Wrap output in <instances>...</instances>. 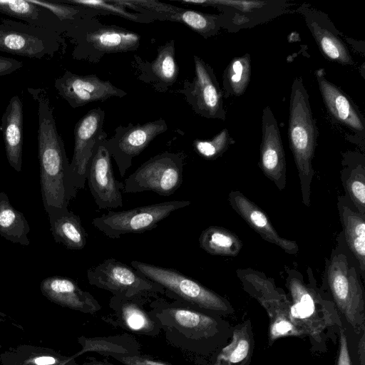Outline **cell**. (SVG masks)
<instances>
[{
    "mask_svg": "<svg viewBox=\"0 0 365 365\" xmlns=\"http://www.w3.org/2000/svg\"><path fill=\"white\" fill-rule=\"evenodd\" d=\"M150 312L167 341L186 353L207 356L230 339L232 326L222 317L181 299L158 297Z\"/></svg>",
    "mask_w": 365,
    "mask_h": 365,
    "instance_id": "cell-1",
    "label": "cell"
},
{
    "mask_svg": "<svg viewBox=\"0 0 365 365\" xmlns=\"http://www.w3.org/2000/svg\"><path fill=\"white\" fill-rule=\"evenodd\" d=\"M38 102V157L42 201L46 212L68 207L76 196L70 163L58 134L48 97L42 90L29 89Z\"/></svg>",
    "mask_w": 365,
    "mask_h": 365,
    "instance_id": "cell-2",
    "label": "cell"
},
{
    "mask_svg": "<svg viewBox=\"0 0 365 365\" xmlns=\"http://www.w3.org/2000/svg\"><path fill=\"white\" fill-rule=\"evenodd\" d=\"M309 283L299 272L287 269L286 287L289 294V319L293 325L308 336L313 352L327 351L329 340L336 342L343 327L334 302L319 289L312 269H307Z\"/></svg>",
    "mask_w": 365,
    "mask_h": 365,
    "instance_id": "cell-3",
    "label": "cell"
},
{
    "mask_svg": "<svg viewBox=\"0 0 365 365\" xmlns=\"http://www.w3.org/2000/svg\"><path fill=\"white\" fill-rule=\"evenodd\" d=\"M319 133L310 107L309 96L301 77L291 88L288 136L289 147L298 171L302 202L310 206L312 167Z\"/></svg>",
    "mask_w": 365,
    "mask_h": 365,
    "instance_id": "cell-4",
    "label": "cell"
},
{
    "mask_svg": "<svg viewBox=\"0 0 365 365\" xmlns=\"http://www.w3.org/2000/svg\"><path fill=\"white\" fill-rule=\"evenodd\" d=\"M326 279L332 302L356 334L365 330V296L356 267L339 245L327 264Z\"/></svg>",
    "mask_w": 365,
    "mask_h": 365,
    "instance_id": "cell-5",
    "label": "cell"
},
{
    "mask_svg": "<svg viewBox=\"0 0 365 365\" xmlns=\"http://www.w3.org/2000/svg\"><path fill=\"white\" fill-rule=\"evenodd\" d=\"M131 266L148 279L159 284L170 299H178L222 317L232 315L235 309L230 302L199 282L172 268L137 260Z\"/></svg>",
    "mask_w": 365,
    "mask_h": 365,
    "instance_id": "cell-6",
    "label": "cell"
},
{
    "mask_svg": "<svg viewBox=\"0 0 365 365\" xmlns=\"http://www.w3.org/2000/svg\"><path fill=\"white\" fill-rule=\"evenodd\" d=\"M243 289L266 310L269 317L268 344L284 337H304L289 319V297L272 278L252 268L238 269Z\"/></svg>",
    "mask_w": 365,
    "mask_h": 365,
    "instance_id": "cell-7",
    "label": "cell"
},
{
    "mask_svg": "<svg viewBox=\"0 0 365 365\" xmlns=\"http://www.w3.org/2000/svg\"><path fill=\"white\" fill-rule=\"evenodd\" d=\"M188 200H171L123 211L109 210L95 217L92 224L111 239L129 233H142L157 227L173 212L187 207Z\"/></svg>",
    "mask_w": 365,
    "mask_h": 365,
    "instance_id": "cell-8",
    "label": "cell"
},
{
    "mask_svg": "<svg viewBox=\"0 0 365 365\" xmlns=\"http://www.w3.org/2000/svg\"><path fill=\"white\" fill-rule=\"evenodd\" d=\"M183 158L180 153H163L141 165L123 182V192L153 191L170 196L182 182Z\"/></svg>",
    "mask_w": 365,
    "mask_h": 365,
    "instance_id": "cell-9",
    "label": "cell"
},
{
    "mask_svg": "<svg viewBox=\"0 0 365 365\" xmlns=\"http://www.w3.org/2000/svg\"><path fill=\"white\" fill-rule=\"evenodd\" d=\"M87 278L91 285L110 292L113 295L132 297L166 294L161 285L148 279L132 266L114 258L89 268Z\"/></svg>",
    "mask_w": 365,
    "mask_h": 365,
    "instance_id": "cell-10",
    "label": "cell"
},
{
    "mask_svg": "<svg viewBox=\"0 0 365 365\" xmlns=\"http://www.w3.org/2000/svg\"><path fill=\"white\" fill-rule=\"evenodd\" d=\"M181 2L215 6L220 11L221 27L231 33L269 21L289 12L290 7L284 0H182Z\"/></svg>",
    "mask_w": 365,
    "mask_h": 365,
    "instance_id": "cell-11",
    "label": "cell"
},
{
    "mask_svg": "<svg viewBox=\"0 0 365 365\" xmlns=\"http://www.w3.org/2000/svg\"><path fill=\"white\" fill-rule=\"evenodd\" d=\"M195 76L192 81H185L179 92L185 96L194 111L205 118L225 120L223 92L213 69L202 59L194 56Z\"/></svg>",
    "mask_w": 365,
    "mask_h": 365,
    "instance_id": "cell-12",
    "label": "cell"
},
{
    "mask_svg": "<svg viewBox=\"0 0 365 365\" xmlns=\"http://www.w3.org/2000/svg\"><path fill=\"white\" fill-rule=\"evenodd\" d=\"M105 113L99 108L83 115L74 129V150L70 168L76 187L85 186L91 157L97 143L106 140L107 134L103 130Z\"/></svg>",
    "mask_w": 365,
    "mask_h": 365,
    "instance_id": "cell-13",
    "label": "cell"
},
{
    "mask_svg": "<svg viewBox=\"0 0 365 365\" xmlns=\"http://www.w3.org/2000/svg\"><path fill=\"white\" fill-rule=\"evenodd\" d=\"M111 155L105 143L99 141L93 153L88 169V187L96 204L100 209L123 206V182L114 177Z\"/></svg>",
    "mask_w": 365,
    "mask_h": 365,
    "instance_id": "cell-14",
    "label": "cell"
},
{
    "mask_svg": "<svg viewBox=\"0 0 365 365\" xmlns=\"http://www.w3.org/2000/svg\"><path fill=\"white\" fill-rule=\"evenodd\" d=\"M168 128L163 119L143 125H129L116 131V134L105 143L115 160L121 177L132 165V160L138 155L159 134Z\"/></svg>",
    "mask_w": 365,
    "mask_h": 365,
    "instance_id": "cell-15",
    "label": "cell"
},
{
    "mask_svg": "<svg viewBox=\"0 0 365 365\" xmlns=\"http://www.w3.org/2000/svg\"><path fill=\"white\" fill-rule=\"evenodd\" d=\"M150 295H138L125 297L113 295L109 307L113 311L110 317H103L102 319L109 324L120 327L133 334L155 337L162 331L158 320L144 304Z\"/></svg>",
    "mask_w": 365,
    "mask_h": 365,
    "instance_id": "cell-16",
    "label": "cell"
},
{
    "mask_svg": "<svg viewBox=\"0 0 365 365\" xmlns=\"http://www.w3.org/2000/svg\"><path fill=\"white\" fill-rule=\"evenodd\" d=\"M54 86L58 94L73 108L127 94L109 81L101 80L95 74L81 76L68 71L56 79Z\"/></svg>",
    "mask_w": 365,
    "mask_h": 365,
    "instance_id": "cell-17",
    "label": "cell"
},
{
    "mask_svg": "<svg viewBox=\"0 0 365 365\" xmlns=\"http://www.w3.org/2000/svg\"><path fill=\"white\" fill-rule=\"evenodd\" d=\"M259 165L264 175L279 190L284 189L287 182L285 154L277 122L269 106L262 110Z\"/></svg>",
    "mask_w": 365,
    "mask_h": 365,
    "instance_id": "cell-18",
    "label": "cell"
},
{
    "mask_svg": "<svg viewBox=\"0 0 365 365\" xmlns=\"http://www.w3.org/2000/svg\"><path fill=\"white\" fill-rule=\"evenodd\" d=\"M255 349L250 319L232 326L230 341L207 356L185 352L187 360L195 365H250Z\"/></svg>",
    "mask_w": 365,
    "mask_h": 365,
    "instance_id": "cell-19",
    "label": "cell"
},
{
    "mask_svg": "<svg viewBox=\"0 0 365 365\" xmlns=\"http://www.w3.org/2000/svg\"><path fill=\"white\" fill-rule=\"evenodd\" d=\"M297 11L304 16L308 29L324 57L339 64L354 65L348 48L326 14L305 4Z\"/></svg>",
    "mask_w": 365,
    "mask_h": 365,
    "instance_id": "cell-20",
    "label": "cell"
},
{
    "mask_svg": "<svg viewBox=\"0 0 365 365\" xmlns=\"http://www.w3.org/2000/svg\"><path fill=\"white\" fill-rule=\"evenodd\" d=\"M40 29L4 21L0 24V50L38 58L51 53V41L48 34Z\"/></svg>",
    "mask_w": 365,
    "mask_h": 365,
    "instance_id": "cell-21",
    "label": "cell"
},
{
    "mask_svg": "<svg viewBox=\"0 0 365 365\" xmlns=\"http://www.w3.org/2000/svg\"><path fill=\"white\" fill-rule=\"evenodd\" d=\"M315 74L322 99L330 115L364 143L365 120L357 107L340 88L326 78L323 70H318Z\"/></svg>",
    "mask_w": 365,
    "mask_h": 365,
    "instance_id": "cell-22",
    "label": "cell"
},
{
    "mask_svg": "<svg viewBox=\"0 0 365 365\" xmlns=\"http://www.w3.org/2000/svg\"><path fill=\"white\" fill-rule=\"evenodd\" d=\"M228 202L244 221L265 241L276 245L288 254L298 253L297 242L280 236L267 214L241 192L231 191L228 195Z\"/></svg>",
    "mask_w": 365,
    "mask_h": 365,
    "instance_id": "cell-23",
    "label": "cell"
},
{
    "mask_svg": "<svg viewBox=\"0 0 365 365\" xmlns=\"http://www.w3.org/2000/svg\"><path fill=\"white\" fill-rule=\"evenodd\" d=\"M40 290L49 301L84 314H95L102 308L91 293L83 290L76 281L68 277H46L41 281Z\"/></svg>",
    "mask_w": 365,
    "mask_h": 365,
    "instance_id": "cell-24",
    "label": "cell"
},
{
    "mask_svg": "<svg viewBox=\"0 0 365 365\" xmlns=\"http://www.w3.org/2000/svg\"><path fill=\"white\" fill-rule=\"evenodd\" d=\"M6 155L11 167L20 172L23 155V104L18 96H13L1 117Z\"/></svg>",
    "mask_w": 365,
    "mask_h": 365,
    "instance_id": "cell-25",
    "label": "cell"
},
{
    "mask_svg": "<svg viewBox=\"0 0 365 365\" xmlns=\"http://www.w3.org/2000/svg\"><path fill=\"white\" fill-rule=\"evenodd\" d=\"M346 196L338 197L337 207L346 245L365 277V215L351 208Z\"/></svg>",
    "mask_w": 365,
    "mask_h": 365,
    "instance_id": "cell-26",
    "label": "cell"
},
{
    "mask_svg": "<svg viewBox=\"0 0 365 365\" xmlns=\"http://www.w3.org/2000/svg\"><path fill=\"white\" fill-rule=\"evenodd\" d=\"M341 178L346 197L356 210L365 215V157L356 151L343 155Z\"/></svg>",
    "mask_w": 365,
    "mask_h": 365,
    "instance_id": "cell-27",
    "label": "cell"
},
{
    "mask_svg": "<svg viewBox=\"0 0 365 365\" xmlns=\"http://www.w3.org/2000/svg\"><path fill=\"white\" fill-rule=\"evenodd\" d=\"M50 230L56 242L67 249L80 250L86 244V232L78 215L68 207L53 209L47 212Z\"/></svg>",
    "mask_w": 365,
    "mask_h": 365,
    "instance_id": "cell-28",
    "label": "cell"
},
{
    "mask_svg": "<svg viewBox=\"0 0 365 365\" xmlns=\"http://www.w3.org/2000/svg\"><path fill=\"white\" fill-rule=\"evenodd\" d=\"M77 341L81 349L72 355L75 359L87 352H96L107 356H136L141 354L140 344L127 333L108 336H81Z\"/></svg>",
    "mask_w": 365,
    "mask_h": 365,
    "instance_id": "cell-29",
    "label": "cell"
},
{
    "mask_svg": "<svg viewBox=\"0 0 365 365\" xmlns=\"http://www.w3.org/2000/svg\"><path fill=\"white\" fill-rule=\"evenodd\" d=\"M51 348L22 344L0 354L1 365H60L72 359Z\"/></svg>",
    "mask_w": 365,
    "mask_h": 365,
    "instance_id": "cell-30",
    "label": "cell"
},
{
    "mask_svg": "<svg viewBox=\"0 0 365 365\" xmlns=\"http://www.w3.org/2000/svg\"><path fill=\"white\" fill-rule=\"evenodd\" d=\"M87 41L104 52H125L135 50L140 36L134 32L116 27H106L87 34Z\"/></svg>",
    "mask_w": 365,
    "mask_h": 365,
    "instance_id": "cell-31",
    "label": "cell"
},
{
    "mask_svg": "<svg viewBox=\"0 0 365 365\" xmlns=\"http://www.w3.org/2000/svg\"><path fill=\"white\" fill-rule=\"evenodd\" d=\"M29 232L24 214L11 205L4 192H0V235L13 243L29 245Z\"/></svg>",
    "mask_w": 365,
    "mask_h": 365,
    "instance_id": "cell-32",
    "label": "cell"
},
{
    "mask_svg": "<svg viewBox=\"0 0 365 365\" xmlns=\"http://www.w3.org/2000/svg\"><path fill=\"white\" fill-rule=\"evenodd\" d=\"M200 247L212 255L236 257L242 247V242L236 234L220 226L212 225L199 237Z\"/></svg>",
    "mask_w": 365,
    "mask_h": 365,
    "instance_id": "cell-33",
    "label": "cell"
},
{
    "mask_svg": "<svg viewBox=\"0 0 365 365\" xmlns=\"http://www.w3.org/2000/svg\"><path fill=\"white\" fill-rule=\"evenodd\" d=\"M251 57L246 53L233 58L224 71L223 95L225 97L242 96L250 83Z\"/></svg>",
    "mask_w": 365,
    "mask_h": 365,
    "instance_id": "cell-34",
    "label": "cell"
},
{
    "mask_svg": "<svg viewBox=\"0 0 365 365\" xmlns=\"http://www.w3.org/2000/svg\"><path fill=\"white\" fill-rule=\"evenodd\" d=\"M173 20L181 21L204 38L216 35L221 27L220 15L207 14L179 9L170 15Z\"/></svg>",
    "mask_w": 365,
    "mask_h": 365,
    "instance_id": "cell-35",
    "label": "cell"
},
{
    "mask_svg": "<svg viewBox=\"0 0 365 365\" xmlns=\"http://www.w3.org/2000/svg\"><path fill=\"white\" fill-rule=\"evenodd\" d=\"M151 73L164 86H172L177 79L178 68L175 58L174 41L158 48V54L150 63Z\"/></svg>",
    "mask_w": 365,
    "mask_h": 365,
    "instance_id": "cell-36",
    "label": "cell"
},
{
    "mask_svg": "<svg viewBox=\"0 0 365 365\" xmlns=\"http://www.w3.org/2000/svg\"><path fill=\"white\" fill-rule=\"evenodd\" d=\"M234 143L229 130L225 128L210 140H195L193 147L200 156L212 160L221 156Z\"/></svg>",
    "mask_w": 365,
    "mask_h": 365,
    "instance_id": "cell-37",
    "label": "cell"
},
{
    "mask_svg": "<svg viewBox=\"0 0 365 365\" xmlns=\"http://www.w3.org/2000/svg\"><path fill=\"white\" fill-rule=\"evenodd\" d=\"M43 8L29 0H0V12L36 25Z\"/></svg>",
    "mask_w": 365,
    "mask_h": 365,
    "instance_id": "cell-38",
    "label": "cell"
},
{
    "mask_svg": "<svg viewBox=\"0 0 365 365\" xmlns=\"http://www.w3.org/2000/svg\"><path fill=\"white\" fill-rule=\"evenodd\" d=\"M64 3H69L76 6H86L96 9L109 11L133 21H138V16L130 14L124 9L123 6L115 3L113 1L97 0H65Z\"/></svg>",
    "mask_w": 365,
    "mask_h": 365,
    "instance_id": "cell-39",
    "label": "cell"
},
{
    "mask_svg": "<svg viewBox=\"0 0 365 365\" xmlns=\"http://www.w3.org/2000/svg\"><path fill=\"white\" fill-rule=\"evenodd\" d=\"M29 1L37 6L51 11L60 20L73 19L78 11L76 8L66 4L39 0Z\"/></svg>",
    "mask_w": 365,
    "mask_h": 365,
    "instance_id": "cell-40",
    "label": "cell"
},
{
    "mask_svg": "<svg viewBox=\"0 0 365 365\" xmlns=\"http://www.w3.org/2000/svg\"><path fill=\"white\" fill-rule=\"evenodd\" d=\"M110 357L124 365H172L141 354L136 356L114 355Z\"/></svg>",
    "mask_w": 365,
    "mask_h": 365,
    "instance_id": "cell-41",
    "label": "cell"
},
{
    "mask_svg": "<svg viewBox=\"0 0 365 365\" xmlns=\"http://www.w3.org/2000/svg\"><path fill=\"white\" fill-rule=\"evenodd\" d=\"M336 365H351L347 336L344 327L339 332V351Z\"/></svg>",
    "mask_w": 365,
    "mask_h": 365,
    "instance_id": "cell-42",
    "label": "cell"
},
{
    "mask_svg": "<svg viewBox=\"0 0 365 365\" xmlns=\"http://www.w3.org/2000/svg\"><path fill=\"white\" fill-rule=\"evenodd\" d=\"M23 66L22 62L0 56V76L10 74Z\"/></svg>",
    "mask_w": 365,
    "mask_h": 365,
    "instance_id": "cell-43",
    "label": "cell"
},
{
    "mask_svg": "<svg viewBox=\"0 0 365 365\" xmlns=\"http://www.w3.org/2000/svg\"><path fill=\"white\" fill-rule=\"evenodd\" d=\"M358 343V356L361 365H365V330L361 331Z\"/></svg>",
    "mask_w": 365,
    "mask_h": 365,
    "instance_id": "cell-44",
    "label": "cell"
},
{
    "mask_svg": "<svg viewBox=\"0 0 365 365\" xmlns=\"http://www.w3.org/2000/svg\"><path fill=\"white\" fill-rule=\"evenodd\" d=\"M87 359L88 361H86L81 364L78 365H113L107 361H99L91 356H88Z\"/></svg>",
    "mask_w": 365,
    "mask_h": 365,
    "instance_id": "cell-45",
    "label": "cell"
},
{
    "mask_svg": "<svg viewBox=\"0 0 365 365\" xmlns=\"http://www.w3.org/2000/svg\"><path fill=\"white\" fill-rule=\"evenodd\" d=\"M60 365H78V364H77V362L76 361V359L73 358L70 361H68L67 362H65V363H63V364H61Z\"/></svg>",
    "mask_w": 365,
    "mask_h": 365,
    "instance_id": "cell-46",
    "label": "cell"
},
{
    "mask_svg": "<svg viewBox=\"0 0 365 365\" xmlns=\"http://www.w3.org/2000/svg\"><path fill=\"white\" fill-rule=\"evenodd\" d=\"M8 319L7 315L5 313L0 312V322H6Z\"/></svg>",
    "mask_w": 365,
    "mask_h": 365,
    "instance_id": "cell-47",
    "label": "cell"
}]
</instances>
